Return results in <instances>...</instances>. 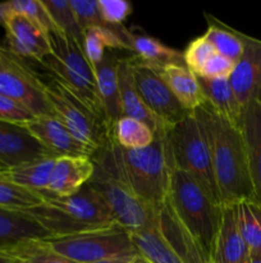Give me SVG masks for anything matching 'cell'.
I'll return each instance as SVG.
<instances>
[{"mask_svg":"<svg viewBox=\"0 0 261 263\" xmlns=\"http://www.w3.org/2000/svg\"><path fill=\"white\" fill-rule=\"evenodd\" d=\"M92 161L154 211L160 212L165 205L173 171L166 134L155 136L154 143L142 149H124L112 139L92 156Z\"/></svg>","mask_w":261,"mask_h":263,"instance_id":"obj_1","label":"cell"},{"mask_svg":"<svg viewBox=\"0 0 261 263\" xmlns=\"http://www.w3.org/2000/svg\"><path fill=\"white\" fill-rule=\"evenodd\" d=\"M206 130L212 170L223 205L255 202L247 152L240 126L220 117L206 102L193 110Z\"/></svg>","mask_w":261,"mask_h":263,"instance_id":"obj_2","label":"cell"},{"mask_svg":"<svg viewBox=\"0 0 261 263\" xmlns=\"http://www.w3.org/2000/svg\"><path fill=\"white\" fill-rule=\"evenodd\" d=\"M166 203L177 220L211 261L223 218V205L215 203L194 179L173 168Z\"/></svg>","mask_w":261,"mask_h":263,"instance_id":"obj_3","label":"cell"},{"mask_svg":"<svg viewBox=\"0 0 261 263\" xmlns=\"http://www.w3.org/2000/svg\"><path fill=\"white\" fill-rule=\"evenodd\" d=\"M28 212L51 236H67L117 225L104 199L87 182L69 197L46 195L44 204Z\"/></svg>","mask_w":261,"mask_h":263,"instance_id":"obj_4","label":"cell"},{"mask_svg":"<svg viewBox=\"0 0 261 263\" xmlns=\"http://www.w3.org/2000/svg\"><path fill=\"white\" fill-rule=\"evenodd\" d=\"M166 143L173 168L189 175L215 203L223 205L215 181L206 130L196 112L189 113L169 128Z\"/></svg>","mask_w":261,"mask_h":263,"instance_id":"obj_5","label":"cell"},{"mask_svg":"<svg viewBox=\"0 0 261 263\" xmlns=\"http://www.w3.org/2000/svg\"><path fill=\"white\" fill-rule=\"evenodd\" d=\"M53 53L42 62L53 76L96 112L105 115L96 89L95 69L83 46L63 33L49 35Z\"/></svg>","mask_w":261,"mask_h":263,"instance_id":"obj_6","label":"cell"},{"mask_svg":"<svg viewBox=\"0 0 261 263\" xmlns=\"http://www.w3.org/2000/svg\"><path fill=\"white\" fill-rule=\"evenodd\" d=\"M54 115L78 140L99 151L113 139V127L102 113L96 112L55 77L45 84Z\"/></svg>","mask_w":261,"mask_h":263,"instance_id":"obj_7","label":"cell"},{"mask_svg":"<svg viewBox=\"0 0 261 263\" xmlns=\"http://www.w3.org/2000/svg\"><path fill=\"white\" fill-rule=\"evenodd\" d=\"M45 241L56 253L76 263H92L137 254L129 233L119 225H110L74 235L50 236Z\"/></svg>","mask_w":261,"mask_h":263,"instance_id":"obj_8","label":"cell"},{"mask_svg":"<svg viewBox=\"0 0 261 263\" xmlns=\"http://www.w3.org/2000/svg\"><path fill=\"white\" fill-rule=\"evenodd\" d=\"M97 194L104 199L117 225L128 233L145 228L155 220L159 212L138 198L127 185L113 177L95 164V174L89 181Z\"/></svg>","mask_w":261,"mask_h":263,"instance_id":"obj_9","label":"cell"},{"mask_svg":"<svg viewBox=\"0 0 261 263\" xmlns=\"http://www.w3.org/2000/svg\"><path fill=\"white\" fill-rule=\"evenodd\" d=\"M129 61L138 94L158 120L168 127H173L192 113L182 107L159 71L143 66L133 58H129Z\"/></svg>","mask_w":261,"mask_h":263,"instance_id":"obj_10","label":"cell"},{"mask_svg":"<svg viewBox=\"0 0 261 263\" xmlns=\"http://www.w3.org/2000/svg\"><path fill=\"white\" fill-rule=\"evenodd\" d=\"M48 158L56 156L42 145L26 125L0 121V172Z\"/></svg>","mask_w":261,"mask_h":263,"instance_id":"obj_11","label":"cell"},{"mask_svg":"<svg viewBox=\"0 0 261 263\" xmlns=\"http://www.w3.org/2000/svg\"><path fill=\"white\" fill-rule=\"evenodd\" d=\"M0 94L22 104L35 117H55L46 94L45 82L30 68L0 69Z\"/></svg>","mask_w":261,"mask_h":263,"instance_id":"obj_12","label":"cell"},{"mask_svg":"<svg viewBox=\"0 0 261 263\" xmlns=\"http://www.w3.org/2000/svg\"><path fill=\"white\" fill-rule=\"evenodd\" d=\"M4 28L9 50L18 58H31L42 63L53 53L48 33L26 15L9 12Z\"/></svg>","mask_w":261,"mask_h":263,"instance_id":"obj_13","label":"cell"},{"mask_svg":"<svg viewBox=\"0 0 261 263\" xmlns=\"http://www.w3.org/2000/svg\"><path fill=\"white\" fill-rule=\"evenodd\" d=\"M242 41L243 53L230 74V85L242 107L261 105V40L242 32Z\"/></svg>","mask_w":261,"mask_h":263,"instance_id":"obj_14","label":"cell"},{"mask_svg":"<svg viewBox=\"0 0 261 263\" xmlns=\"http://www.w3.org/2000/svg\"><path fill=\"white\" fill-rule=\"evenodd\" d=\"M51 234L28 211L0 207V252L14 254L23 247L50 238Z\"/></svg>","mask_w":261,"mask_h":263,"instance_id":"obj_15","label":"cell"},{"mask_svg":"<svg viewBox=\"0 0 261 263\" xmlns=\"http://www.w3.org/2000/svg\"><path fill=\"white\" fill-rule=\"evenodd\" d=\"M26 127L56 157H92L96 153L95 149L78 140L56 117H35Z\"/></svg>","mask_w":261,"mask_h":263,"instance_id":"obj_16","label":"cell"},{"mask_svg":"<svg viewBox=\"0 0 261 263\" xmlns=\"http://www.w3.org/2000/svg\"><path fill=\"white\" fill-rule=\"evenodd\" d=\"M94 174L95 163L92 157H56L48 192L44 197H69L76 194L92 179Z\"/></svg>","mask_w":261,"mask_h":263,"instance_id":"obj_17","label":"cell"},{"mask_svg":"<svg viewBox=\"0 0 261 263\" xmlns=\"http://www.w3.org/2000/svg\"><path fill=\"white\" fill-rule=\"evenodd\" d=\"M118 82H119L123 116L135 118V120L146 123L153 130L155 136L165 135L170 127H168L160 120H158L143 103L142 98L138 94V90L136 87L135 80H133L129 58L119 59V63H118Z\"/></svg>","mask_w":261,"mask_h":263,"instance_id":"obj_18","label":"cell"},{"mask_svg":"<svg viewBox=\"0 0 261 263\" xmlns=\"http://www.w3.org/2000/svg\"><path fill=\"white\" fill-rule=\"evenodd\" d=\"M240 128L247 152L248 168L252 181L255 203L261 207V105L248 103L243 107Z\"/></svg>","mask_w":261,"mask_h":263,"instance_id":"obj_19","label":"cell"},{"mask_svg":"<svg viewBox=\"0 0 261 263\" xmlns=\"http://www.w3.org/2000/svg\"><path fill=\"white\" fill-rule=\"evenodd\" d=\"M250 252L237 228L234 205H223V218L211 263H248Z\"/></svg>","mask_w":261,"mask_h":263,"instance_id":"obj_20","label":"cell"},{"mask_svg":"<svg viewBox=\"0 0 261 263\" xmlns=\"http://www.w3.org/2000/svg\"><path fill=\"white\" fill-rule=\"evenodd\" d=\"M118 63H119V59L114 54L110 53L105 54L104 59L94 67L97 94H99L105 117L112 127L118 120L123 117L119 82H118Z\"/></svg>","mask_w":261,"mask_h":263,"instance_id":"obj_21","label":"cell"},{"mask_svg":"<svg viewBox=\"0 0 261 263\" xmlns=\"http://www.w3.org/2000/svg\"><path fill=\"white\" fill-rule=\"evenodd\" d=\"M156 222L163 233L164 238L168 240L183 263H211L206 254L201 251L194 239L187 233L182 223L177 220L173 211L168 203H165L160 212L156 215Z\"/></svg>","mask_w":261,"mask_h":263,"instance_id":"obj_22","label":"cell"},{"mask_svg":"<svg viewBox=\"0 0 261 263\" xmlns=\"http://www.w3.org/2000/svg\"><path fill=\"white\" fill-rule=\"evenodd\" d=\"M205 102L224 120L240 126L243 107L238 100L229 79H205L197 77Z\"/></svg>","mask_w":261,"mask_h":263,"instance_id":"obj_23","label":"cell"},{"mask_svg":"<svg viewBox=\"0 0 261 263\" xmlns=\"http://www.w3.org/2000/svg\"><path fill=\"white\" fill-rule=\"evenodd\" d=\"M132 35L123 26L91 27L84 31L82 46L89 62L95 67L104 59L106 49L132 50Z\"/></svg>","mask_w":261,"mask_h":263,"instance_id":"obj_24","label":"cell"},{"mask_svg":"<svg viewBox=\"0 0 261 263\" xmlns=\"http://www.w3.org/2000/svg\"><path fill=\"white\" fill-rule=\"evenodd\" d=\"M159 73L184 109L193 112L205 103L197 76L192 73L184 63L169 64L159 71Z\"/></svg>","mask_w":261,"mask_h":263,"instance_id":"obj_25","label":"cell"},{"mask_svg":"<svg viewBox=\"0 0 261 263\" xmlns=\"http://www.w3.org/2000/svg\"><path fill=\"white\" fill-rule=\"evenodd\" d=\"M129 236L138 256L148 263H183L164 238L156 217L145 228L129 233Z\"/></svg>","mask_w":261,"mask_h":263,"instance_id":"obj_26","label":"cell"},{"mask_svg":"<svg viewBox=\"0 0 261 263\" xmlns=\"http://www.w3.org/2000/svg\"><path fill=\"white\" fill-rule=\"evenodd\" d=\"M132 51L136 62L156 71H161L169 64L184 63L183 53L164 45L153 36L132 35Z\"/></svg>","mask_w":261,"mask_h":263,"instance_id":"obj_27","label":"cell"},{"mask_svg":"<svg viewBox=\"0 0 261 263\" xmlns=\"http://www.w3.org/2000/svg\"><path fill=\"white\" fill-rule=\"evenodd\" d=\"M54 159L55 158L41 159V161L23 164V166L0 172V177L13 182V184L38 193L44 197V194L48 192Z\"/></svg>","mask_w":261,"mask_h":263,"instance_id":"obj_28","label":"cell"},{"mask_svg":"<svg viewBox=\"0 0 261 263\" xmlns=\"http://www.w3.org/2000/svg\"><path fill=\"white\" fill-rule=\"evenodd\" d=\"M233 205L238 231L250 256H261V207L252 200H242Z\"/></svg>","mask_w":261,"mask_h":263,"instance_id":"obj_29","label":"cell"},{"mask_svg":"<svg viewBox=\"0 0 261 263\" xmlns=\"http://www.w3.org/2000/svg\"><path fill=\"white\" fill-rule=\"evenodd\" d=\"M206 17L209 20V26L204 36L214 46L217 54L237 63L243 53L242 32L233 30L215 17L209 14H206Z\"/></svg>","mask_w":261,"mask_h":263,"instance_id":"obj_30","label":"cell"},{"mask_svg":"<svg viewBox=\"0 0 261 263\" xmlns=\"http://www.w3.org/2000/svg\"><path fill=\"white\" fill-rule=\"evenodd\" d=\"M113 141L124 149H142L155 140L153 130L146 123L123 116L113 125Z\"/></svg>","mask_w":261,"mask_h":263,"instance_id":"obj_31","label":"cell"},{"mask_svg":"<svg viewBox=\"0 0 261 263\" xmlns=\"http://www.w3.org/2000/svg\"><path fill=\"white\" fill-rule=\"evenodd\" d=\"M45 197L0 177V207L8 210L30 211L44 204Z\"/></svg>","mask_w":261,"mask_h":263,"instance_id":"obj_32","label":"cell"},{"mask_svg":"<svg viewBox=\"0 0 261 263\" xmlns=\"http://www.w3.org/2000/svg\"><path fill=\"white\" fill-rule=\"evenodd\" d=\"M42 3L53 17L59 30L66 36L72 37L77 43L83 45L84 31L79 26L68 0H42Z\"/></svg>","mask_w":261,"mask_h":263,"instance_id":"obj_33","label":"cell"},{"mask_svg":"<svg viewBox=\"0 0 261 263\" xmlns=\"http://www.w3.org/2000/svg\"><path fill=\"white\" fill-rule=\"evenodd\" d=\"M7 5L9 8V12L20 13V14L26 15L36 25L40 26L48 35L63 33L54 22L53 17L44 5L42 0H12V2H7Z\"/></svg>","mask_w":261,"mask_h":263,"instance_id":"obj_34","label":"cell"},{"mask_svg":"<svg viewBox=\"0 0 261 263\" xmlns=\"http://www.w3.org/2000/svg\"><path fill=\"white\" fill-rule=\"evenodd\" d=\"M12 256L14 263H76L56 253L45 240L28 244Z\"/></svg>","mask_w":261,"mask_h":263,"instance_id":"obj_35","label":"cell"},{"mask_svg":"<svg viewBox=\"0 0 261 263\" xmlns=\"http://www.w3.org/2000/svg\"><path fill=\"white\" fill-rule=\"evenodd\" d=\"M216 53L214 46L210 44V41L204 35L200 37L193 39L191 43L187 45L186 50L183 51V62L187 68L199 76L201 73L205 64L209 62L214 54Z\"/></svg>","mask_w":261,"mask_h":263,"instance_id":"obj_36","label":"cell"},{"mask_svg":"<svg viewBox=\"0 0 261 263\" xmlns=\"http://www.w3.org/2000/svg\"><path fill=\"white\" fill-rule=\"evenodd\" d=\"M69 4L83 31L91 27H112L102 20L97 0H69Z\"/></svg>","mask_w":261,"mask_h":263,"instance_id":"obj_37","label":"cell"},{"mask_svg":"<svg viewBox=\"0 0 261 263\" xmlns=\"http://www.w3.org/2000/svg\"><path fill=\"white\" fill-rule=\"evenodd\" d=\"M102 20L107 26L117 27L132 13V5L125 0H97Z\"/></svg>","mask_w":261,"mask_h":263,"instance_id":"obj_38","label":"cell"},{"mask_svg":"<svg viewBox=\"0 0 261 263\" xmlns=\"http://www.w3.org/2000/svg\"><path fill=\"white\" fill-rule=\"evenodd\" d=\"M35 120V116L19 103L0 94V121L27 125Z\"/></svg>","mask_w":261,"mask_h":263,"instance_id":"obj_39","label":"cell"},{"mask_svg":"<svg viewBox=\"0 0 261 263\" xmlns=\"http://www.w3.org/2000/svg\"><path fill=\"white\" fill-rule=\"evenodd\" d=\"M234 67L235 62L215 53L209 59V62L205 64L201 73L197 77H205V79H229Z\"/></svg>","mask_w":261,"mask_h":263,"instance_id":"obj_40","label":"cell"},{"mask_svg":"<svg viewBox=\"0 0 261 263\" xmlns=\"http://www.w3.org/2000/svg\"><path fill=\"white\" fill-rule=\"evenodd\" d=\"M30 67L9 49L0 46V69H28Z\"/></svg>","mask_w":261,"mask_h":263,"instance_id":"obj_41","label":"cell"},{"mask_svg":"<svg viewBox=\"0 0 261 263\" xmlns=\"http://www.w3.org/2000/svg\"><path fill=\"white\" fill-rule=\"evenodd\" d=\"M137 256V254H135ZM135 256H122V257H114V258H107V259H101V261L92 262V263H130L132 259L135 258Z\"/></svg>","mask_w":261,"mask_h":263,"instance_id":"obj_42","label":"cell"},{"mask_svg":"<svg viewBox=\"0 0 261 263\" xmlns=\"http://www.w3.org/2000/svg\"><path fill=\"white\" fill-rule=\"evenodd\" d=\"M8 14H9V8H8L7 3H0V25L2 26H4Z\"/></svg>","mask_w":261,"mask_h":263,"instance_id":"obj_43","label":"cell"},{"mask_svg":"<svg viewBox=\"0 0 261 263\" xmlns=\"http://www.w3.org/2000/svg\"><path fill=\"white\" fill-rule=\"evenodd\" d=\"M0 263H14V258L10 254L0 252Z\"/></svg>","mask_w":261,"mask_h":263,"instance_id":"obj_44","label":"cell"},{"mask_svg":"<svg viewBox=\"0 0 261 263\" xmlns=\"http://www.w3.org/2000/svg\"><path fill=\"white\" fill-rule=\"evenodd\" d=\"M248 263H261V256H250Z\"/></svg>","mask_w":261,"mask_h":263,"instance_id":"obj_45","label":"cell"},{"mask_svg":"<svg viewBox=\"0 0 261 263\" xmlns=\"http://www.w3.org/2000/svg\"><path fill=\"white\" fill-rule=\"evenodd\" d=\"M130 263H148V262L146 261V259H143L142 257L138 256V254H137V256H135V258L132 259V262H130Z\"/></svg>","mask_w":261,"mask_h":263,"instance_id":"obj_46","label":"cell"}]
</instances>
